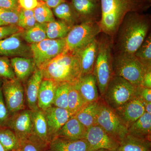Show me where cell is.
<instances>
[{
	"label": "cell",
	"instance_id": "obj_31",
	"mask_svg": "<svg viewBox=\"0 0 151 151\" xmlns=\"http://www.w3.org/2000/svg\"><path fill=\"white\" fill-rule=\"evenodd\" d=\"M0 143L6 151H12L20 148V143L16 135L10 128H0Z\"/></svg>",
	"mask_w": 151,
	"mask_h": 151
},
{
	"label": "cell",
	"instance_id": "obj_39",
	"mask_svg": "<svg viewBox=\"0 0 151 151\" xmlns=\"http://www.w3.org/2000/svg\"><path fill=\"white\" fill-rule=\"evenodd\" d=\"M2 81L0 80V128H8L12 116L5 103L2 91Z\"/></svg>",
	"mask_w": 151,
	"mask_h": 151
},
{
	"label": "cell",
	"instance_id": "obj_17",
	"mask_svg": "<svg viewBox=\"0 0 151 151\" xmlns=\"http://www.w3.org/2000/svg\"><path fill=\"white\" fill-rule=\"evenodd\" d=\"M43 78L41 70L37 67L24 85L26 105L27 108L31 111H35L39 109L38 96Z\"/></svg>",
	"mask_w": 151,
	"mask_h": 151
},
{
	"label": "cell",
	"instance_id": "obj_34",
	"mask_svg": "<svg viewBox=\"0 0 151 151\" xmlns=\"http://www.w3.org/2000/svg\"><path fill=\"white\" fill-rule=\"evenodd\" d=\"M70 85L68 83L58 84L52 106L68 110V91Z\"/></svg>",
	"mask_w": 151,
	"mask_h": 151
},
{
	"label": "cell",
	"instance_id": "obj_47",
	"mask_svg": "<svg viewBox=\"0 0 151 151\" xmlns=\"http://www.w3.org/2000/svg\"><path fill=\"white\" fill-rule=\"evenodd\" d=\"M145 111L146 113L151 114V102H145Z\"/></svg>",
	"mask_w": 151,
	"mask_h": 151
},
{
	"label": "cell",
	"instance_id": "obj_18",
	"mask_svg": "<svg viewBox=\"0 0 151 151\" xmlns=\"http://www.w3.org/2000/svg\"><path fill=\"white\" fill-rule=\"evenodd\" d=\"M98 50L97 37L74 52L77 54L80 60L82 73L81 76L93 73Z\"/></svg>",
	"mask_w": 151,
	"mask_h": 151
},
{
	"label": "cell",
	"instance_id": "obj_41",
	"mask_svg": "<svg viewBox=\"0 0 151 151\" xmlns=\"http://www.w3.org/2000/svg\"><path fill=\"white\" fill-rule=\"evenodd\" d=\"M23 29L17 25H5L0 26V40L9 37L11 36L22 32Z\"/></svg>",
	"mask_w": 151,
	"mask_h": 151
},
{
	"label": "cell",
	"instance_id": "obj_53",
	"mask_svg": "<svg viewBox=\"0 0 151 151\" xmlns=\"http://www.w3.org/2000/svg\"><path fill=\"white\" fill-rule=\"evenodd\" d=\"M40 1H46V0H40Z\"/></svg>",
	"mask_w": 151,
	"mask_h": 151
},
{
	"label": "cell",
	"instance_id": "obj_35",
	"mask_svg": "<svg viewBox=\"0 0 151 151\" xmlns=\"http://www.w3.org/2000/svg\"><path fill=\"white\" fill-rule=\"evenodd\" d=\"M33 12L38 23L43 24L55 20L53 12L46 4H38L33 10Z\"/></svg>",
	"mask_w": 151,
	"mask_h": 151
},
{
	"label": "cell",
	"instance_id": "obj_46",
	"mask_svg": "<svg viewBox=\"0 0 151 151\" xmlns=\"http://www.w3.org/2000/svg\"><path fill=\"white\" fill-rule=\"evenodd\" d=\"M65 2H66V0H46V4L50 8L54 9Z\"/></svg>",
	"mask_w": 151,
	"mask_h": 151
},
{
	"label": "cell",
	"instance_id": "obj_2",
	"mask_svg": "<svg viewBox=\"0 0 151 151\" xmlns=\"http://www.w3.org/2000/svg\"><path fill=\"white\" fill-rule=\"evenodd\" d=\"M101 32L113 39L124 17L130 12L144 13L151 4L147 0H100Z\"/></svg>",
	"mask_w": 151,
	"mask_h": 151
},
{
	"label": "cell",
	"instance_id": "obj_7",
	"mask_svg": "<svg viewBox=\"0 0 151 151\" xmlns=\"http://www.w3.org/2000/svg\"><path fill=\"white\" fill-rule=\"evenodd\" d=\"M97 124L119 143L128 133V128L116 111L101 98L98 100Z\"/></svg>",
	"mask_w": 151,
	"mask_h": 151
},
{
	"label": "cell",
	"instance_id": "obj_8",
	"mask_svg": "<svg viewBox=\"0 0 151 151\" xmlns=\"http://www.w3.org/2000/svg\"><path fill=\"white\" fill-rule=\"evenodd\" d=\"M100 33L99 22H82L75 25L65 38V51H76L97 38Z\"/></svg>",
	"mask_w": 151,
	"mask_h": 151
},
{
	"label": "cell",
	"instance_id": "obj_26",
	"mask_svg": "<svg viewBox=\"0 0 151 151\" xmlns=\"http://www.w3.org/2000/svg\"><path fill=\"white\" fill-rule=\"evenodd\" d=\"M33 136L47 145L50 143L44 112L40 109L33 111Z\"/></svg>",
	"mask_w": 151,
	"mask_h": 151
},
{
	"label": "cell",
	"instance_id": "obj_25",
	"mask_svg": "<svg viewBox=\"0 0 151 151\" xmlns=\"http://www.w3.org/2000/svg\"><path fill=\"white\" fill-rule=\"evenodd\" d=\"M98 101L87 103L74 116L86 129L97 125Z\"/></svg>",
	"mask_w": 151,
	"mask_h": 151
},
{
	"label": "cell",
	"instance_id": "obj_10",
	"mask_svg": "<svg viewBox=\"0 0 151 151\" xmlns=\"http://www.w3.org/2000/svg\"><path fill=\"white\" fill-rule=\"evenodd\" d=\"M2 91L11 116L26 109L24 85L17 78L2 81Z\"/></svg>",
	"mask_w": 151,
	"mask_h": 151
},
{
	"label": "cell",
	"instance_id": "obj_23",
	"mask_svg": "<svg viewBox=\"0 0 151 151\" xmlns=\"http://www.w3.org/2000/svg\"><path fill=\"white\" fill-rule=\"evenodd\" d=\"M47 151H90L85 139L70 140L56 138L49 145Z\"/></svg>",
	"mask_w": 151,
	"mask_h": 151
},
{
	"label": "cell",
	"instance_id": "obj_51",
	"mask_svg": "<svg viewBox=\"0 0 151 151\" xmlns=\"http://www.w3.org/2000/svg\"><path fill=\"white\" fill-rule=\"evenodd\" d=\"M5 25L6 24L4 23H3L0 20V26Z\"/></svg>",
	"mask_w": 151,
	"mask_h": 151
},
{
	"label": "cell",
	"instance_id": "obj_12",
	"mask_svg": "<svg viewBox=\"0 0 151 151\" xmlns=\"http://www.w3.org/2000/svg\"><path fill=\"white\" fill-rule=\"evenodd\" d=\"M8 128L15 134L20 143L33 135V111L27 108L16 113L12 118Z\"/></svg>",
	"mask_w": 151,
	"mask_h": 151
},
{
	"label": "cell",
	"instance_id": "obj_11",
	"mask_svg": "<svg viewBox=\"0 0 151 151\" xmlns=\"http://www.w3.org/2000/svg\"><path fill=\"white\" fill-rule=\"evenodd\" d=\"M84 139L89 144L90 151L101 149L117 151L120 144L98 125L87 129Z\"/></svg>",
	"mask_w": 151,
	"mask_h": 151
},
{
	"label": "cell",
	"instance_id": "obj_36",
	"mask_svg": "<svg viewBox=\"0 0 151 151\" xmlns=\"http://www.w3.org/2000/svg\"><path fill=\"white\" fill-rule=\"evenodd\" d=\"M49 145L32 135L20 142V147L22 151H47Z\"/></svg>",
	"mask_w": 151,
	"mask_h": 151
},
{
	"label": "cell",
	"instance_id": "obj_50",
	"mask_svg": "<svg viewBox=\"0 0 151 151\" xmlns=\"http://www.w3.org/2000/svg\"><path fill=\"white\" fill-rule=\"evenodd\" d=\"M12 151H22L20 147L19 148L16 149V150H14Z\"/></svg>",
	"mask_w": 151,
	"mask_h": 151
},
{
	"label": "cell",
	"instance_id": "obj_52",
	"mask_svg": "<svg viewBox=\"0 0 151 151\" xmlns=\"http://www.w3.org/2000/svg\"><path fill=\"white\" fill-rule=\"evenodd\" d=\"M148 2L150 3L151 4V0H147Z\"/></svg>",
	"mask_w": 151,
	"mask_h": 151
},
{
	"label": "cell",
	"instance_id": "obj_48",
	"mask_svg": "<svg viewBox=\"0 0 151 151\" xmlns=\"http://www.w3.org/2000/svg\"><path fill=\"white\" fill-rule=\"evenodd\" d=\"M95 151H113L111 150H107V149H101L100 150H97Z\"/></svg>",
	"mask_w": 151,
	"mask_h": 151
},
{
	"label": "cell",
	"instance_id": "obj_28",
	"mask_svg": "<svg viewBox=\"0 0 151 151\" xmlns=\"http://www.w3.org/2000/svg\"><path fill=\"white\" fill-rule=\"evenodd\" d=\"M53 14L71 27L79 24L78 17L70 3H62L53 9Z\"/></svg>",
	"mask_w": 151,
	"mask_h": 151
},
{
	"label": "cell",
	"instance_id": "obj_3",
	"mask_svg": "<svg viewBox=\"0 0 151 151\" xmlns=\"http://www.w3.org/2000/svg\"><path fill=\"white\" fill-rule=\"evenodd\" d=\"M43 78L74 85L81 77L80 60L74 52L65 51L39 68Z\"/></svg>",
	"mask_w": 151,
	"mask_h": 151
},
{
	"label": "cell",
	"instance_id": "obj_13",
	"mask_svg": "<svg viewBox=\"0 0 151 151\" xmlns=\"http://www.w3.org/2000/svg\"><path fill=\"white\" fill-rule=\"evenodd\" d=\"M22 32L0 40V57L32 58L30 45L22 37Z\"/></svg>",
	"mask_w": 151,
	"mask_h": 151
},
{
	"label": "cell",
	"instance_id": "obj_32",
	"mask_svg": "<svg viewBox=\"0 0 151 151\" xmlns=\"http://www.w3.org/2000/svg\"><path fill=\"white\" fill-rule=\"evenodd\" d=\"M138 60L146 68H151V34L149 33L134 53Z\"/></svg>",
	"mask_w": 151,
	"mask_h": 151
},
{
	"label": "cell",
	"instance_id": "obj_44",
	"mask_svg": "<svg viewBox=\"0 0 151 151\" xmlns=\"http://www.w3.org/2000/svg\"><path fill=\"white\" fill-rule=\"evenodd\" d=\"M139 94L144 101L151 102V88L140 86L139 87Z\"/></svg>",
	"mask_w": 151,
	"mask_h": 151
},
{
	"label": "cell",
	"instance_id": "obj_33",
	"mask_svg": "<svg viewBox=\"0 0 151 151\" xmlns=\"http://www.w3.org/2000/svg\"><path fill=\"white\" fill-rule=\"evenodd\" d=\"M86 104L74 85L70 84L68 91V110L73 116Z\"/></svg>",
	"mask_w": 151,
	"mask_h": 151
},
{
	"label": "cell",
	"instance_id": "obj_14",
	"mask_svg": "<svg viewBox=\"0 0 151 151\" xmlns=\"http://www.w3.org/2000/svg\"><path fill=\"white\" fill-rule=\"evenodd\" d=\"M70 4L79 23L85 22L99 21L98 19L101 17L100 1L71 0Z\"/></svg>",
	"mask_w": 151,
	"mask_h": 151
},
{
	"label": "cell",
	"instance_id": "obj_1",
	"mask_svg": "<svg viewBox=\"0 0 151 151\" xmlns=\"http://www.w3.org/2000/svg\"><path fill=\"white\" fill-rule=\"evenodd\" d=\"M150 26L149 14L127 13L113 38V53L134 54L148 35Z\"/></svg>",
	"mask_w": 151,
	"mask_h": 151
},
{
	"label": "cell",
	"instance_id": "obj_43",
	"mask_svg": "<svg viewBox=\"0 0 151 151\" xmlns=\"http://www.w3.org/2000/svg\"><path fill=\"white\" fill-rule=\"evenodd\" d=\"M19 4L24 9L34 10L38 5L37 0H18Z\"/></svg>",
	"mask_w": 151,
	"mask_h": 151
},
{
	"label": "cell",
	"instance_id": "obj_45",
	"mask_svg": "<svg viewBox=\"0 0 151 151\" xmlns=\"http://www.w3.org/2000/svg\"><path fill=\"white\" fill-rule=\"evenodd\" d=\"M141 86L151 88V68L147 69L145 72Z\"/></svg>",
	"mask_w": 151,
	"mask_h": 151
},
{
	"label": "cell",
	"instance_id": "obj_55",
	"mask_svg": "<svg viewBox=\"0 0 151 151\" xmlns=\"http://www.w3.org/2000/svg\"></svg>",
	"mask_w": 151,
	"mask_h": 151
},
{
	"label": "cell",
	"instance_id": "obj_5",
	"mask_svg": "<svg viewBox=\"0 0 151 151\" xmlns=\"http://www.w3.org/2000/svg\"><path fill=\"white\" fill-rule=\"evenodd\" d=\"M114 75L120 76L136 87L141 86L143 76L147 69L134 54L113 53Z\"/></svg>",
	"mask_w": 151,
	"mask_h": 151
},
{
	"label": "cell",
	"instance_id": "obj_29",
	"mask_svg": "<svg viewBox=\"0 0 151 151\" xmlns=\"http://www.w3.org/2000/svg\"><path fill=\"white\" fill-rule=\"evenodd\" d=\"M47 37L50 39L65 38L71 28L65 22L55 20L45 24Z\"/></svg>",
	"mask_w": 151,
	"mask_h": 151
},
{
	"label": "cell",
	"instance_id": "obj_37",
	"mask_svg": "<svg viewBox=\"0 0 151 151\" xmlns=\"http://www.w3.org/2000/svg\"><path fill=\"white\" fill-rule=\"evenodd\" d=\"M37 23L34 15L33 10L23 9L19 12L17 26L25 30L34 26Z\"/></svg>",
	"mask_w": 151,
	"mask_h": 151
},
{
	"label": "cell",
	"instance_id": "obj_21",
	"mask_svg": "<svg viewBox=\"0 0 151 151\" xmlns=\"http://www.w3.org/2000/svg\"><path fill=\"white\" fill-rule=\"evenodd\" d=\"M10 62L16 77L24 85L37 68L32 58L15 57Z\"/></svg>",
	"mask_w": 151,
	"mask_h": 151
},
{
	"label": "cell",
	"instance_id": "obj_22",
	"mask_svg": "<svg viewBox=\"0 0 151 151\" xmlns=\"http://www.w3.org/2000/svg\"><path fill=\"white\" fill-rule=\"evenodd\" d=\"M58 84L50 79L43 78L38 96V105L39 109L45 111L52 106Z\"/></svg>",
	"mask_w": 151,
	"mask_h": 151
},
{
	"label": "cell",
	"instance_id": "obj_38",
	"mask_svg": "<svg viewBox=\"0 0 151 151\" xmlns=\"http://www.w3.org/2000/svg\"><path fill=\"white\" fill-rule=\"evenodd\" d=\"M16 78L8 57H0V80H10Z\"/></svg>",
	"mask_w": 151,
	"mask_h": 151
},
{
	"label": "cell",
	"instance_id": "obj_54",
	"mask_svg": "<svg viewBox=\"0 0 151 151\" xmlns=\"http://www.w3.org/2000/svg\"><path fill=\"white\" fill-rule=\"evenodd\" d=\"M99 1H100V0H99Z\"/></svg>",
	"mask_w": 151,
	"mask_h": 151
},
{
	"label": "cell",
	"instance_id": "obj_24",
	"mask_svg": "<svg viewBox=\"0 0 151 151\" xmlns=\"http://www.w3.org/2000/svg\"><path fill=\"white\" fill-rule=\"evenodd\" d=\"M127 134L135 137L151 141V114L145 113L128 128Z\"/></svg>",
	"mask_w": 151,
	"mask_h": 151
},
{
	"label": "cell",
	"instance_id": "obj_9",
	"mask_svg": "<svg viewBox=\"0 0 151 151\" xmlns=\"http://www.w3.org/2000/svg\"><path fill=\"white\" fill-rule=\"evenodd\" d=\"M30 47L33 59L38 68L66 50L65 38H46L38 43L30 44Z\"/></svg>",
	"mask_w": 151,
	"mask_h": 151
},
{
	"label": "cell",
	"instance_id": "obj_6",
	"mask_svg": "<svg viewBox=\"0 0 151 151\" xmlns=\"http://www.w3.org/2000/svg\"><path fill=\"white\" fill-rule=\"evenodd\" d=\"M139 87L122 77L114 75L102 99L109 107L116 111L139 95Z\"/></svg>",
	"mask_w": 151,
	"mask_h": 151
},
{
	"label": "cell",
	"instance_id": "obj_19",
	"mask_svg": "<svg viewBox=\"0 0 151 151\" xmlns=\"http://www.w3.org/2000/svg\"><path fill=\"white\" fill-rule=\"evenodd\" d=\"M73 85L86 103L97 102L101 98L93 73L81 76Z\"/></svg>",
	"mask_w": 151,
	"mask_h": 151
},
{
	"label": "cell",
	"instance_id": "obj_27",
	"mask_svg": "<svg viewBox=\"0 0 151 151\" xmlns=\"http://www.w3.org/2000/svg\"><path fill=\"white\" fill-rule=\"evenodd\" d=\"M118 151H151V141L135 137L127 134L120 145Z\"/></svg>",
	"mask_w": 151,
	"mask_h": 151
},
{
	"label": "cell",
	"instance_id": "obj_15",
	"mask_svg": "<svg viewBox=\"0 0 151 151\" xmlns=\"http://www.w3.org/2000/svg\"><path fill=\"white\" fill-rule=\"evenodd\" d=\"M43 111L51 142L55 138L58 132L73 115L67 109L53 106Z\"/></svg>",
	"mask_w": 151,
	"mask_h": 151
},
{
	"label": "cell",
	"instance_id": "obj_4",
	"mask_svg": "<svg viewBox=\"0 0 151 151\" xmlns=\"http://www.w3.org/2000/svg\"><path fill=\"white\" fill-rule=\"evenodd\" d=\"M98 41V53L93 73L96 78L100 97L103 98L114 73L113 68V39L101 32ZM99 36V35H98Z\"/></svg>",
	"mask_w": 151,
	"mask_h": 151
},
{
	"label": "cell",
	"instance_id": "obj_20",
	"mask_svg": "<svg viewBox=\"0 0 151 151\" xmlns=\"http://www.w3.org/2000/svg\"><path fill=\"white\" fill-rule=\"evenodd\" d=\"M87 129L73 115L57 133L55 138L70 140L84 139Z\"/></svg>",
	"mask_w": 151,
	"mask_h": 151
},
{
	"label": "cell",
	"instance_id": "obj_42",
	"mask_svg": "<svg viewBox=\"0 0 151 151\" xmlns=\"http://www.w3.org/2000/svg\"><path fill=\"white\" fill-rule=\"evenodd\" d=\"M18 0H0V8L7 9L17 10Z\"/></svg>",
	"mask_w": 151,
	"mask_h": 151
},
{
	"label": "cell",
	"instance_id": "obj_16",
	"mask_svg": "<svg viewBox=\"0 0 151 151\" xmlns=\"http://www.w3.org/2000/svg\"><path fill=\"white\" fill-rule=\"evenodd\" d=\"M145 102L139 94L121 108L115 111L127 128L145 113Z\"/></svg>",
	"mask_w": 151,
	"mask_h": 151
},
{
	"label": "cell",
	"instance_id": "obj_49",
	"mask_svg": "<svg viewBox=\"0 0 151 151\" xmlns=\"http://www.w3.org/2000/svg\"><path fill=\"white\" fill-rule=\"evenodd\" d=\"M0 151H6L5 150L1 144V143H0Z\"/></svg>",
	"mask_w": 151,
	"mask_h": 151
},
{
	"label": "cell",
	"instance_id": "obj_30",
	"mask_svg": "<svg viewBox=\"0 0 151 151\" xmlns=\"http://www.w3.org/2000/svg\"><path fill=\"white\" fill-rule=\"evenodd\" d=\"M24 40L30 44L38 43L47 38L45 24H36L29 29L22 32Z\"/></svg>",
	"mask_w": 151,
	"mask_h": 151
},
{
	"label": "cell",
	"instance_id": "obj_40",
	"mask_svg": "<svg viewBox=\"0 0 151 151\" xmlns=\"http://www.w3.org/2000/svg\"><path fill=\"white\" fill-rule=\"evenodd\" d=\"M18 10L7 9L0 8V20L6 25H17L19 20Z\"/></svg>",
	"mask_w": 151,
	"mask_h": 151
}]
</instances>
